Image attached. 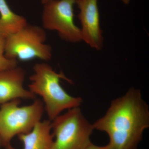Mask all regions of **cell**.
I'll return each mask as SVG.
<instances>
[{"label": "cell", "mask_w": 149, "mask_h": 149, "mask_svg": "<svg viewBox=\"0 0 149 149\" xmlns=\"http://www.w3.org/2000/svg\"><path fill=\"white\" fill-rule=\"evenodd\" d=\"M107 133L114 149H138L143 133L149 127V109L140 90L130 88L113 100L105 114L93 124Z\"/></svg>", "instance_id": "cell-1"}, {"label": "cell", "mask_w": 149, "mask_h": 149, "mask_svg": "<svg viewBox=\"0 0 149 149\" xmlns=\"http://www.w3.org/2000/svg\"><path fill=\"white\" fill-rule=\"evenodd\" d=\"M33 70L28 90L42 99L49 120H53L65 110L81 106L82 99L70 95L61 85V79L72 83L63 72H56L46 62L36 63Z\"/></svg>", "instance_id": "cell-2"}, {"label": "cell", "mask_w": 149, "mask_h": 149, "mask_svg": "<svg viewBox=\"0 0 149 149\" xmlns=\"http://www.w3.org/2000/svg\"><path fill=\"white\" fill-rule=\"evenodd\" d=\"M20 100L8 102L0 107V138L5 146L14 137L32 130L41 121L45 107L42 101L35 99L32 104L19 106Z\"/></svg>", "instance_id": "cell-3"}, {"label": "cell", "mask_w": 149, "mask_h": 149, "mask_svg": "<svg viewBox=\"0 0 149 149\" xmlns=\"http://www.w3.org/2000/svg\"><path fill=\"white\" fill-rule=\"evenodd\" d=\"M52 126L54 139L52 149H85L95 130L80 107L57 116L52 120Z\"/></svg>", "instance_id": "cell-4"}, {"label": "cell", "mask_w": 149, "mask_h": 149, "mask_svg": "<svg viewBox=\"0 0 149 149\" xmlns=\"http://www.w3.org/2000/svg\"><path fill=\"white\" fill-rule=\"evenodd\" d=\"M47 40L45 29L28 24L18 32L6 37L5 54L8 58L20 61L38 58L47 62L52 57V49L46 44Z\"/></svg>", "instance_id": "cell-5"}, {"label": "cell", "mask_w": 149, "mask_h": 149, "mask_svg": "<svg viewBox=\"0 0 149 149\" xmlns=\"http://www.w3.org/2000/svg\"><path fill=\"white\" fill-rule=\"evenodd\" d=\"M76 0H50L44 4L43 28L55 31L62 40L72 43L82 41L81 31L74 22Z\"/></svg>", "instance_id": "cell-6"}, {"label": "cell", "mask_w": 149, "mask_h": 149, "mask_svg": "<svg viewBox=\"0 0 149 149\" xmlns=\"http://www.w3.org/2000/svg\"><path fill=\"white\" fill-rule=\"evenodd\" d=\"M98 0H76L79 9L78 18L82 41L97 50L103 47L104 39L100 25Z\"/></svg>", "instance_id": "cell-7"}, {"label": "cell", "mask_w": 149, "mask_h": 149, "mask_svg": "<svg viewBox=\"0 0 149 149\" xmlns=\"http://www.w3.org/2000/svg\"><path fill=\"white\" fill-rule=\"evenodd\" d=\"M26 72L18 65L0 71V104L16 99L35 100L36 95L25 89L24 83Z\"/></svg>", "instance_id": "cell-8"}, {"label": "cell", "mask_w": 149, "mask_h": 149, "mask_svg": "<svg viewBox=\"0 0 149 149\" xmlns=\"http://www.w3.org/2000/svg\"><path fill=\"white\" fill-rule=\"evenodd\" d=\"M23 149H52L54 138L52 133V121H40L32 130L18 136Z\"/></svg>", "instance_id": "cell-9"}, {"label": "cell", "mask_w": 149, "mask_h": 149, "mask_svg": "<svg viewBox=\"0 0 149 149\" xmlns=\"http://www.w3.org/2000/svg\"><path fill=\"white\" fill-rule=\"evenodd\" d=\"M28 24L24 17L16 14L6 0H0V35L6 38L16 33Z\"/></svg>", "instance_id": "cell-10"}, {"label": "cell", "mask_w": 149, "mask_h": 149, "mask_svg": "<svg viewBox=\"0 0 149 149\" xmlns=\"http://www.w3.org/2000/svg\"><path fill=\"white\" fill-rule=\"evenodd\" d=\"M5 38L0 35V71L17 66V61L8 58L5 54Z\"/></svg>", "instance_id": "cell-11"}, {"label": "cell", "mask_w": 149, "mask_h": 149, "mask_svg": "<svg viewBox=\"0 0 149 149\" xmlns=\"http://www.w3.org/2000/svg\"><path fill=\"white\" fill-rule=\"evenodd\" d=\"M85 149H114L110 145L108 144L107 146H96L92 143L91 142L88 146L86 147Z\"/></svg>", "instance_id": "cell-12"}, {"label": "cell", "mask_w": 149, "mask_h": 149, "mask_svg": "<svg viewBox=\"0 0 149 149\" xmlns=\"http://www.w3.org/2000/svg\"><path fill=\"white\" fill-rule=\"evenodd\" d=\"M5 147L6 149H15L11 145L10 143L6 145L5 146Z\"/></svg>", "instance_id": "cell-13"}, {"label": "cell", "mask_w": 149, "mask_h": 149, "mask_svg": "<svg viewBox=\"0 0 149 149\" xmlns=\"http://www.w3.org/2000/svg\"><path fill=\"white\" fill-rule=\"evenodd\" d=\"M123 3L125 4L128 5L130 3V0H120Z\"/></svg>", "instance_id": "cell-14"}, {"label": "cell", "mask_w": 149, "mask_h": 149, "mask_svg": "<svg viewBox=\"0 0 149 149\" xmlns=\"http://www.w3.org/2000/svg\"><path fill=\"white\" fill-rule=\"evenodd\" d=\"M41 1L42 3H43V4H45L46 3H47L48 2H49L50 0H41Z\"/></svg>", "instance_id": "cell-15"}, {"label": "cell", "mask_w": 149, "mask_h": 149, "mask_svg": "<svg viewBox=\"0 0 149 149\" xmlns=\"http://www.w3.org/2000/svg\"><path fill=\"white\" fill-rule=\"evenodd\" d=\"M2 144V143H1V138H0V146H1V144Z\"/></svg>", "instance_id": "cell-16"}]
</instances>
